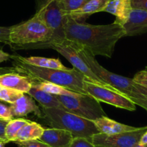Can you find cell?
Returning a JSON list of instances; mask_svg holds the SVG:
<instances>
[{"label": "cell", "instance_id": "1", "mask_svg": "<svg viewBox=\"0 0 147 147\" xmlns=\"http://www.w3.org/2000/svg\"><path fill=\"white\" fill-rule=\"evenodd\" d=\"M65 38L87 49L94 56L111 58L117 42L125 37L123 26L114 22L94 25L78 22L68 15L65 24Z\"/></svg>", "mask_w": 147, "mask_h": 147}, {"label": "cell", "instance_id": "2", "mask_svg": "<svg viewBox=\"0 0 147 147\" xmlns=\"http://www.w3.org/2000/svg\"><path fill=\"white\" fill-rule=\"evenodd\" d=\"M11 59L16 72L22 74L32 81L51 82L77 93L88 95L84 89L85 81L88 80L74 68L63 70L37 67L22 61L16 55H11Z\"/></svg>", "mask_w": 147, "mask_h": 147}, {"label": "cell", "instance_id": "3", "mask_svg": "<svg viewBox=\"0 0 147 147\" xmlns=\"http://www.w3.org/2000/svg\"><path fill=\"white\" fill-rule=\"evenodd\" d=\"M78 50L80 56L93 73L127 97L135 105H139L147 112V96L139 90L133 79L108 71L103 67L95 59V56L85 48L78 45Z\"/></svg>", "mask_w": 147, "mask_h": 147}, {"label": "cell", "instance_id": "4", "mask_svg": "<svg viewBox=\"0 0 147 147\" xmlns=\"http://www.w3.org/2000/svg\"><path fill=\"white\" fill-rule=\"evenodd\" d=\"M42 118L51 128L69 131L73 138L83 137L90 140L93 135L99 133L92 120L78 116L63 109L42 108Z\"/></svg>", "mask_w": 147, "mask_h": 147}, {"label": "cell", "instance_id": "5", "mask_svg": "<svg viewBox=\"0 0 147 147\" xmlns=\"http://www.w3.org/2000/svg\"><path fill=\"white\" fill-rule=\"evenodd\" d=\"M42 48H52L58 52L74 66V69H76V70L86 76L88 82H91L94 84L103 86L104 88H107L111 90L120 92L117 89L111 86L110 84L100 79L96 74L93 73V71L90 69V67L88 66L87 63L84 61V60L79 54L78 50V45L70 40L64 39V40L57 42H51V43H36V44L21 46L19 48L18 50Z\"/></svg>", "mask_w": 147, "mask_h": 147}, {"label": "cell", "instance_id": "6", "mask_svg": "<svg viewBox=\"0 0 147 147\" xmlns=\"http://www.w3.org/2000/svg\"><path fill=\"white\" fill-rule=\"evenodd\" d=\"M52 36V32L40 17L34 14L27 21L11 26L9 46L13 50H17L21 46L48 43L51 41Z\"/></svg>", "mask_w": 147, "mask_h": 147}, {"label": "cell", "instance_id": "7", "mask_svg": "<svg viewBox=\"0 0 147 147\" xmlns=\"http://www.w3.org/2000/svg\"><path fill=\"white\" fill-rule=\"evenodd\" d=\"M63 110L81 118L94 120L107 116L100 102L88 95L73 92L70 95H55Z\"/></svg>", "mask_w": 147, "mask_h": 147}, {"label": "cell", "instance_id": "8", "mask_svg": "<svg viewBox=\"0 0 147 147\" xmlns=\"http://www.w3.org/2000/svg\"><path fill=\"white\" fill-rule=\"evenodd\" d=\"M35 14L52 32V40L48 43L60 41L65 39L64 28L68 14L62 10L57 0H53L48 3L41 2Z\"/></svg>", "mask_w": 147, "mask_h": 147}, {"label": "cell", "instance_id": "9", "mask_svg": "<svg viewBox=\"0 0 147 147\" xmlns=\"http://www.w3.org/2000/svg\"><path fill=\"white\" fill-rule=\"evenodd\" d=\"M147 130L146 126L139 127L136 130L120 133L113 135L98 133L90 138L96 146L102 147H134L139 144L142 135Z\"/></svg>", "mask_w": 147, "mask_h": 147}, {"label": "cell", "instance_id": "10", "mask_svg": "<svg viewBox=\"0 0 147 147\" xmlns=\"http://www.w3.org/2000/svg\"><path fill=\"white\" fill-rule=\"evenodd\" d=\"M84 89L89 95L93 97L99 102H105L118 108L129 111L136 110V105L120 92L94 84L88 81H85Z\"/></svg>", "mask_w": 147, "mask_h": 147}, {"label": "cell", "instance_id": "11", "mask_svg": "<svg viewBox=\"0 0 147 147\" xmlns=\"http://www.w3.org/2000/svg\"><path fill=\"white\" fill-rule=\"evenodd\" d=\"M9 107L13 118H22L30 113H34L40 118L42 116V111L37 106L35 100L27 93H24Z\"/></svg>", "mask_w": 147, "mask_h": 147}, {"label": "cell", "instance_id": "12", "mask_svg": "<svg viewBox=\"0 0 147 147\" xmlns=\"http://www.w3.org/2000/svg\"><path fill=\"white\" fill-rule=\"evenodd\" d=\"M73 135L69 131L59 128H45L40 141L50 147H70Z\"/></svg>", "mask_w": 147, "mask_h": 147}, {"label": "cell", "instance_id": "13", "mask_svg": "<svg viewBox=\"0 0 147 147\" xmlns=\"http://www.w3.org/2000/svg\"><path fill=\"white\" fill-rule=\"evenodd\" d=\"M126 36H135L147 33V11L132 10L127 22L123 25Z\"/></svg>", "mask_w": 147, "mask_h": 147}, {"label": "cell", "instance_id": "14", "mask_svg": "<svg viewBox=\"0 0 147 147\" xmlns=\"http://www.w3.org/2000/svg\"><path fill=\"white\" fill-rule=\"evenodd\" d=\"M131 0H110L103 12L116 17L114 22L123 26L130 17L132 11Z\"/></svg>", "mask_w": 147, "mask_h": 147}, {"label": "cell", "instance_id": "15", "mask_svg": "<svg viewBox=\"0 0 147 147\" xmlns=\"http://www.w3.org/2000/svg\"><path fill=\"white\" fill-rule=\"evenodd\" d=\"M32 85V80L17 73L0 75V86L3 88L14 89L23 93H28Z\"/></svg>", "mask_w": 147, "mask_h": 147}, {"label": "cell", "instance_id": "16", "mask_svg": "<svg viewBox=\"0 0 147 147\" xmlns=\"http://www.w3.org/2000/svg\"><path fill=\"white\" fill-rule=\"evenodd\" d=\"M92 121L95 124L99 133L106 135H113L120 133L134 131L139 128L116 122L108 116H103Z\"/></svg>", "mask_w": 147, "mask_h": 147}, {"label": "cell", "instance_id": "17", "mask_svg": "<svg viewBox=\"0 0 147 147\" xmlns=\"http://www.w3.org/2000/svg\"><path fill=\"white\" fill-rule=\"evenodd\" d=\"M110 0H90L83 7L73 11L68 15L78 22H85L90 16L103 12Z\"/></svg>", "mask_w": 147, "mask_h": 147}, {"label": "cell", "instance_id": "18", "mask_svg": "<svg viewBox=\"0 0 147 147\" xmlns=\"http://www.w3.org/2000/svg\"><path fill=\"white\" fill-rule=\"evenodd\" d=\"M29 95L34 100L37 101L42 108H60L63 109L61 103L59 102L55 95L42 91L32 85L28 92Z\"/></svg>", "mask_w": 147, "mask_h": 147}, {"label": "cell", "instance_id": "19", "mask_svg": "<svg viewBox=\"0 0 147 147\" xmlns=\"http://www.w3.org/2000/svg\"><path fill=\"white\" fill-rule=\"evenodd\" d=\"M45 128L41 125L36 122L30 121L17 133L15 141L14 142L32 141V140L40 139L44 132Z\"/></svg>", "mask_w": 147, "mask_h": 147}, {"label": "cell", "instance_id": "20", "mask_svg": "<svg viewBox=\"0 0 147 147\" xmlns=\"http://www.w3.org/2000/svg\"><path fill=\"white\" fill-rule=\"evenodd\" d=\"M17 57L22 61L29 63L32 66L37 67L46 68V69H55L66 70L68 69L66 66L62 63L59 59H48V58L40 57V56H30V57H23V56L17 55Z\"/></svg>", "mask_w": 147, "mask_h": 147}, {"label": "cell", "instance_id": "21", "mask_svg": "<svg viewBox=\"0 0 147 147\" xmlns=\"http://www.w3.org/2000/svg\"><path fill=\"white\" fill-rule=\"evenodd\" d=\"M32 86L42 91L54 95H70L73 93V91L65 89L61 86L48 82H38L32 81Z\"/></svg>", "mask_w": 147, "mask_h": 147}, {"label": "cell", "instance_id": "22", "mask_svg": "<svg viewBox=\"0 0 147 147\" xmlns=\"http://www.w3.org/2000/svg\"><path fill=\"white\" fill-rule=\"evenodd\" d=\"M28 122H30V120L20 118H14V119L13 118L9 120L4 129V134L8 142L10 141L14 142L15 141L17 133L21 129L22 127L24 126Z\"/></svg>", "mask_w": 147, "mask_h": 147}, {"label": "cell", "instance_id": "23", "mask_svg": "<svg viewBox=\"0 0 147 147\" xmlns=\"http://www.w3.org/2000/svg\"><path fill=\"white\" fill-rule=\"evenodd\" d=\"M88 1L90 0H57L60 7L67 14L81 8Z\"/></svg>", "mask_w": 147, "mask_h": 147}, {"label": "cell", "instance_id": "24", "mask_svg": "<svg viewBox=\"0 0 147 147\" xmlns=\"http://www.w3.org/2000/svg\"><path fill=\"white\" fill-rule=\"evenodd\" d=\"M24 95L23 92L14 90V89H9V88H3L0 90V100L8 103H14V102L20 99Z\"/></svg>", "mask_w": 147, "mask_h": 147}, {"label": "cell", "instance_id": "25", "mask_svg": "<svg viewBox=\"0 0 147 147\" xmlns=\"http://www.w3.org/2000/svg\"><path fill=\"white\" fill-rule=\"evenodd\" d=\"M70 147H96L90 139L83 137L73 138Z\"/></svg>", "mask_w": 147, "mask_h": 147}, {"label": "cell", "instance_id": "26", "mask_svg": "<svg viewBox=\"0 0 147 147\" xmlns=\"http://www.w3.org/2000/svg\"><path fill=\"white\" fill-rule=\"evenodd\" d=\"M132 79L137 84L147 87V70L144 69L137 72Z\"/></svg>", "mask_w": 147, "mask_h": 147}, {"label": "cell", "instance_id": "27", "mask_svg": "<svg viewBox=\"0 0 147 147\" xmlns=\"http://www.w3.org/2000/svg\"><path fill=\"white\" fill-rule=\"evenodd\" d=\"M16 144L20 147H50L45 144V143L42 142L39 139L32 140V141H21V142H15Z\"/></svg>", "mask_w": 147, "mask_h": 147}, {"label": "cell", "instance_id": "28", "mask_svg": "<svg viewBox=\"0 0 147 147\" xmlns=\"http://www.w3.org/2000/svg\"><path fill=\"white\" fill-rule=\"evenodd\" d=\"M0 118L6 120H10L14 118L10 110V107L7 106L1 102H0Z\"/></svg>", "mask_w": 147, "mask_h": 147}, {"label": "cell", "instance_id": "29", "mask_svg": "<svg viewBox=\"0 0 147 147\" xmlns=\"http://www.w3.org/2000/svg\"><path fill=\"white\" fill-rule=\"evenodd\" d=\"M11 27H0V42L9 46V33Z\"/></svg>", "mask_w": 147, "mask_h": 147}, {"label": "cell", "instance_id": "30", "mask_svg": "<svg viewBox=\"0 0 147 147\" xmlns=\"http://www.w3.org/2000/svg\"><path fill=\"white\" fill-rule=\"evenodd\" d=\"M131 7L133 10L147 11V0H131Z\"/></svg>", "mask_w": 147, "mask_h": 147}, {"label": "cell", "instance_id": "31", "mask_svg": "<svg viewBox=\"0 0 147 147\" xmlns=\"http://www.w3.org/2000/svg\"><path fill=\"white\" fill-rule=\"evenodd\" d=\"M8 121L9 120H3L0 118V141H4L7 144L9 142L5 137L4 129H5V126L7 122H8Z\"/></svg>", "mask_w": 147, "mask_h": 147}, {"label": "cell", "instance_id": "32", "mask_svg": "<svg viewBox=\"0 0 147 147\" xmlns=\"http://www.w3.org/2000/svg\"><path fill=\"white\" fill-rule=\"evenodd\" d=\"M11 55L6 53L4 50L0 49V63H2V62L6 61H8L9 59H11Z\"/></svg>", "mask_w": 147, "mask_h": 147}, {"label": "cell", "instance_id": "33", "mask_svg": "<svg viewBox=\"0 0 147 147\" xmlns=\"http://www.w3.org/2000/svg\"><path fill=\"white\" fill-rule=\"evenodd\" d=\"M8 73H17L14 67H4L0 68V75Z\"/></svg>", "mask_w": 147, "mask_h": 147}, {"label": "cell", "instance_id": "34", "mask_svg": "<svg viewBox=\"0 0 147 147\" xmlns=\"http://www.w3.org/2000/svg\"><path fill=\"white\" fill-rule=\"evenodd\" d=\"M139 144L140 145H147V130L144 132V133L142 135L140 141H139Z\"/></svg>", "mask_w": 147, "mask_h": 147}, {"label": "cell", "instance_id": "35", "mask_svg": "<svg viewBox=\"0 0 147 147\" xmlns=\"http://www.w3.org/2000/svg\"><path fill=\"white\" fill-rule=\"evenodd\" d=\"M136 85H137V87L139 88V90H140L142 93H144V95H146L147 96V87H145V86H142V85L137 84H136Z\"/></svg>", "mask_w": 147, "mask_h": 147}, {"label": "cell", "instance_id": "36", "mask_svg": "<svg viewBox=\"0 0 147 147\" xmlns=\"http://www.w3.org/2000/svg\"><path fill=\"white\" fill-rule=\"evenodd\" d=\"M6 144H7V143L4 142V141H0V147H5Z\"/></svg>", "mask_w": 147, "mask_h": 147}, {"label": "cell", "instance_id": "37", "mask_svg": "<svg viewBox=\"0 0 147 147\" xmlns=\"http://www.w3.org/2000/svg\"><path fill=\"white\" fill-rule=\"evenodd\" d=\"M134 147H147V145H140V144H136V146H134Z\"/></svg>", "mask_w": 147, "mask_h": 147}, {"label": "cell", "instance_id": "38", "mask_svg": "<svg viewBox=\"0 0 147 147\" xmlns=\"http://www.w3.org/2000/svg\"><path fill=\"white\" fill-rule=\"evenodd\" d=\"M52 1H53V0H42V3H48Z\"/></svg>", "mask_w": 147, "mask_h": 147}, {"label": "cell", "instance_id": "39", "mask_svg": "<svg viewBox=\"0 0 147 147\" xmlns=\"http://www.w3.org/2000/svg\"><path fill=\"white\" fill-rule=\"evenodd\" d=\"M1 89H2V87H1V86H0V90H1Z\"/></svg>", "mask_w": 147, "mask_h": 147}, {"label": "cell", "instance_id": "40", "mask_svg": "<svg viewBox=\"0 0 147 147\" xmlns=\"http://www.w3.org/2000/svg\"><path fill=\"white\" fill-rule=\"evenodd\" d=\"M145 69H146V70H147V66H146V67H145Z\"/></svg>", "mask_w": 147, "mask_h": 147}, {"label": "cell", "instance_id": "41", "mask_svg": "<svg viewBox=\"0 0 147 147\" xmlns=\"http://www.w3.org/2000/svg\"><path fill=\"white\" fill-rule=\"evenodd\" d=\"M96 147H102V146H96Z\"/></svg>", "mask_w": 147, "mask_h": 147}]
</instances>
